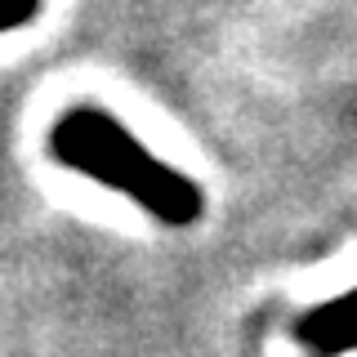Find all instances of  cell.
I'll return each mask as SVG.
<instances>
[{"mask_svg":"<svg viewBox=\"0 0 357 357\" xmlns=\"http://www.w3.org/2000/svg\"><path fill=\"white\" fill-rule=\"evenodd\" d=\"M295 335L312 357H335V353L357 349V290L304 312V321L295 326Z\"/></svg>","mask_w":357,"mask_h":357,"instance_id":"cell-2","label":"cell"},{"mask_svg":"<svg viewBox=\"0 0 357 357\" xmlns=\"http://www.w3.org/2000/svg\"><path fill=\"white\" fill-rule=\"evenodd\" d=\"M50 152L63 165L116 188L130 201L148 206L161 223H192L201 215V192L170 165H161L134 134L98 107H72L50 134Z\"/></svg>","mask_w":357,"mask_h":357,"instance_id":"cell-1","label":"cell"},{"mask_svg":"<svg viewBox=\"0 0 357 357\" xmlns=\"http://www.w3.org/2000/svg\"><path fill=\"white\" fill-rule=\"evenodd\" d=\"M40 14V0H0V36L18 31L22 22H31Z\"/></svg>","mask_w":357,"mask_h":357,"instance_id":"cell-3","label":"cell"}]
</instances>
